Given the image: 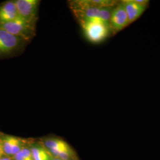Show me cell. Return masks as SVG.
<instances>
[{"instance_id": "6da1fadb", "label": "cell", "mask_w": 160, "mask_h": 160, "mask_svg": "<svg viewBox=\"0 0 160 160\" xmlns=\"http://www.w3.org/2000/svg\"><path fill=\"white\" fill-rule=\"evenodd\" d=\"M69 7L78 22L88 20H98L109 24L113 7L98 8L80 4L78 0L71 1Z\"/></svg>"}, {"instance_id": "7a4b0ae2", "label": "cell", "mask_w": 160, "mask_h": 160, "mask_svg": "<svg viewBox=\"0 0 160 160\" xmlns=\"http://www.w3.org/2000/svg\"><path fill=\"white\" fill-rule=\"evenodd\" d=\"M87 40L98 43L105 40L111 33L109 24L98 20L79 22Z\"/></svg>"}, {"instance_id": "3957f363", "label": "cell", "mask_w": 160, "mask_h": 160, "mask_svg": "<svg viewBox=\"0 0 160 160\" xmlns=\"http://www.w3.org/2000/svg\"><path fill=\"white\" fill-rule=\"evenodd\" d=\"M0 28L24 41L31 40L36 32V24L29 23L20 17L8 22H0Z\"/></svg>"}, {"instance_id": "277c9868", "label": "cell", "mask_w": 160, "mask_h": 160, "mask_svg": "<svg viewBox=\"0 0 160 160\" xmlns=\"http://www.w3.org/2000/svg\"><path fill=\"white\" fill-rule=\"evenodd\" d=\"M18 17L30 23L36 24L40 1L38 0L14 1Z\"/></svg>"}, {"instance_id": "5b68a950", "label": "cell", "mask_w": 160, "mask_h": 160, "mask_svg": "<svg viewBox=\"0 0 160 160\" xmlns=\"http://www.w3.org/2000/svg\"><path fill=\"white\" fill-rule=\"evenodd\" d=\"M129 19L122 3L118 2L112 10L109 22L111 33H116L129 25Z\"/></svg>"}, {"instance_id": "8992f818", "label": "cell", "mask_w": 160, "mask_h": 160, "mask_svg": "<svg viewBox=\"0 0 160 160\" xmlns=\"http://www.w3.org/2000/svg\"><path fill=\"white\" fill-rule=\"evenodd\" d=\"M24 40L0 28V54L10 53L21 46Z\"/></svg>"}, {"instance_id": "52a82bcc", "label": "cell", "mask_w": 160, "mask_h": 160, "mask_svg": "<svg viewBox=\"0 0 160 160\" xmlns=\"http://www.w3.org/2000/svg\"><path fill=\"white\" fill-rule=\"evenodd\" d=\"M121 2L126 11L130 24L141 17L147 8V7L138 4L134 0H124Z\"/></svg>"}, {"instance_id": "ba28073f", "label": "cell", "mask_w": 160, "mask_h": 160, "mask_svg": "<svg viewBox=\"0 0 160 160\" xmlns=\"http://www.w3.org/2000/svg\"><path fill=\"white\" fill-rule=\"evenodd\" d=\"M18 17L14 1H7L0 7V22H8Z\"/></svg>"}, {"instance_id": "9c48e42d", "label": "cell", "mask_w": 160, "mask_h": 160, "mask_svg": "<svg viewBox=\"0 0 160 160\" xmlns=\"http://www.w3.org/2000/svg\"><path fill=\"white\" fill-rule=\"evenodd\" d=\"M44 145L49 154L53 157L58 158L60 151L68 144L62 140L56 138H50L45 141Z\"/></svg>"}, {"instance_id": "30bf717a", "label": "cell", "mask_w": 160, "mask_h": 160, "mask_svg": "<svg viewBox=\"0 0 160 160\" xmlns=\"http://www.w3.org/2000/svg\"><path fill=\"white\" fill-rule=\"evenodd\" d=\"M30 149L33 160H52V156L44 148L39 145H34Z\"/></svg>"}, {"instance_id": "8fae6325", "label": "cell", "mask_w": 160, "mask_h": 160, "mask_svg": "<svg viewBox=\"0 0 160 160\" xmlns=\"http://www.w3.org/2000/svg\"><path fill=\"white\" fill-rule=\"evenodd\" d=\"M16 138L17 137L12 136H7L2 141H1L5 155L8 156L12 155V148Z\"/></svg>"}, {"instance_id": "7c38bea8", "label": "cell", "mask_w": 160, "mask_h": 160, "mask_svg": "<svg viewBox=\"0 0 160 160\" xmlns=\"http://www.w3.org/2000/svg\"><path fill=\"white\" fill-rule=\"evenodd\" d=\"M74 154L73 150L67 145L60 151L58 158L61 160H74Z\"/></svg>"}, {"instance_id": "4fadbf2b", "label": "cell", "mask_w": 160, "mask_h": 160, "mask_svg": "<svg viewBox=\"0 0 160 160\" xmlns=\"http://www.w3.org/2000/svg\"><path fill=\"white\" fill-rule=\"evenodd\" d=\"M23 145L24 143H23V141L17 138L12 148V154H11L12 156H14L17 154V153H18L24 148Z\"/></svg>"}, {"instance_id": "5bb4252c", "label": "cell", "mask_w": 160, "mask_h": 160, "mask_svg": "<svg viewBox=\"0 0 160 160\" xmlns=\"http://www.w3.org/2000/svg\"><path fill=\"white\" fill-rule=\"evenodd\" d=\"M13 157H14V160H27L23 156V154L21 153L20 151L18 153H17V154L14 155Z\"/></svg>"}, {"instance_id": "9a60e30c", "label": "cell", "mask_w": 160, "mask_h": 160, "mask_svg": "<svg viewBox=\"0 0 160 160\" xmlns=\"http://www.w3.org/2000/svg\"><path fill=\"white\" fill-rule=\"evenodd\" d=\"M4 155H5V154H4V149H3L2 143V141H0V159L2 158V157H3Z\"/></svg>"}, {"instance_id": "2e32d148", "label": "cell", "mask_w": 160, "mask_h": 160, "mask_svg": "<svg viewBox=\"0 0 160 160\" xmlns=\"http://www.w3.org/2000/svg\"><path fill=\"white\" fill-rule=\"evenodd\" d=\"M0 160H11V159L9 158H2Z\"/></svg>"}, {"instance_id": "e0dca14e", "label": "cell", "mask_w": 160, "mask_h": 160, "mask_svg": "<svg viewBox=\"0 0 160 160\" xmlns=\"http://www.w3.org/2000/svg\"><path fill=\"white\" fill-rule=\"evenodd\" d=\"M52 160H60V159H59V158H54V157H52Z\"/></svg>"}]
</instances>
